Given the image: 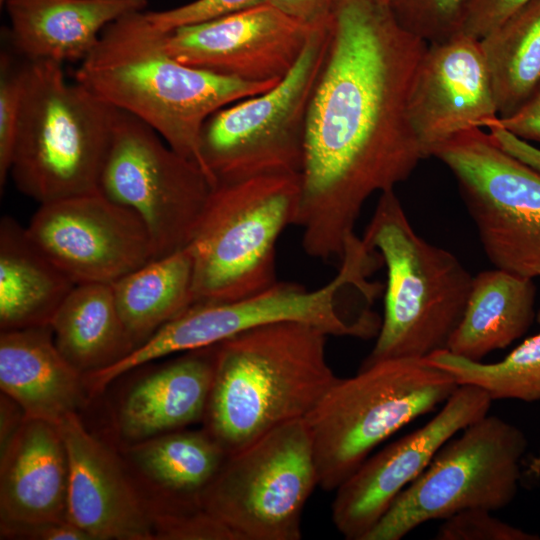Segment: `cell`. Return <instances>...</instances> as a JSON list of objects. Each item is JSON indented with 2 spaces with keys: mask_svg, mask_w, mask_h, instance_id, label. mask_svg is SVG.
Wrapping results in <instances>:
<instances>
[{
  "mask_svg": "<svg viewBox=\"0 0 540 540\" xmlns=\"http://www.w3.org/2000/svg\"><path fill=\"white\" fill-rule=\"evenodd\" d=\"M300 174H274L215 185L188 247L193 297L238 300L275 284L276 245L295 222Z\"/></svg>",
  "mask_w": 540,
  "mask_h": 540,
  "instance_id": "52a82bcc",
  "label": "cell"
},
{
  "mask_svg": "<svg viewBox=\"0 0 540 540\" xmlns=\"http://www.w3.org/2000/svg\"><path fill=\"white\" fill-rule=\"evenodd\" d=\"M526 448L520 429L485 415L439 450L397 495L365 540H400L423 523L465 509L506 507L517 493Z\"/></svg>",
  "mask_w": 540,
  "mask_h": 540,
  "instance_id": "9c48e42d",
  "label": "cell"
},
{
  "mask_svg": "<svg viewBox=\"0 0 540 540\" xmlns=\"http://www.w3.org/2000/svg\"><path fill=\"white\" fill-rule=\"evenodd\" d=\"M0 387L26 418L60 425L76 413L84 375L60 353L50 325L1 331Z\"/></svg>",
  "mask_w": 540,
  "mask_h": 540,
  "instance_id": "44dd1931",
  "label": "cell"
},
{
  "mask_svg": "<svg viewBox=\"0 0 540 540\" xmlns=\"http://www.w3.org/2000/svg\"><path fill=\"white\" fill-rule=\"evenodd\" d=\"M536 318L540 326V311ZM428 359L451 374L458 385L475 386L492 401L540 400V331L495 363L470 360L446 349L432 353Z\"/></svg>",
  "mask_w": 540,
  "mask_h": 540,
  "instance_id": "f1b7e54d",
  "label": "cell"
},
{
  "mask_svg": "<svg viewBox=\"0 0 540 540\" xmlns=\"http://www.w3.org/2000/svg\"><path fill=\"white\" fill-rule=\"evenodd\" d=\"M499 118L516 111L540 82V0H531L479 39Z\"/></svg>",
  "mask_w": 540,
  "mask_h": 540,
  "instance_id": "4316f807",
  "label": "cell"
},
{
  "mask_svg": "<svg viewBox=\"0 0 540 540\" xmlns=\"http://www.w3.org/2000/svg\"><path fill=\"white\" fill-rule=\"evenodd\" d=\"M537 276H540V267L537 269Z\"/></svg>",
  "mask_w": 540,
  "mask_h": 540,
  "instance_id": "ab89813d",
  "label": "cell"
},
{
  "mask_svg": "<svg viewBox=\"0 0 540 540\" xmlns=\"http://www.w3.org/2000/svg\"><path fill=\"white\" fill-rule=\"evenodd\" d=\"M316 485L311 435L299 419L228 456L199 501L234 540H299Z\"/></svg>",
  "mask_w": 540,
  "mask_h": 540,
  "instance_id": "30bf717a",
  "label": "cell"
},
{
  "mask_svg": "<svg viewBox=\"0 0 540 540\" xmlns=\"http://www.w3.org/2000/svg\"><path fill=\"white\" fill-rule=\"evenodd\" d=\"M313 29L264 4L166 33L168 52L186 65L249 82L282 79Z\"/></svg>",
  "mask_w": 540,
  "mask_h": 540,
  "instance_id": "9a60e30c",
  "label": "cell"
},
{
  "mask_svg": "<svg viewBox=\"0 0 540 540\" xmlns=\"http://www.w3.org/2000/svg\"><path fill=\"white\" fill-rule=\"evenodd\" d=\"M327 23L312 30L300 57L275 86L227 105L206 120L200 155L214 186L263 175L300 174L308 105L328 45Z\"/></svg>",
  "mask_w": 540,
  "mask_h": 540,
  "instance_id": "ba28073f",
  "label": "cell"
},
{
  "mask_svg": "<svg viewBox=\"0 0 540 540\" xmlns=\"http://www.w3.org/2000/svg\"><path fill=\"white\" fill-rule=\"evenodd\" d=\"M213 187L199 165L153 128L116 109L99 192L141 218L154 259L189 245Z\"/></svg>",
  "mask_w": 540,
  "mask_h": 540,
  "instance_id": "7c38bea8",
  "label": "cell"
},
{
  "mask_svg": "<svg viewBox=\"0 0 540 540\" xmlns=\"http://www.w3.org/2000/svg\"><path fill=\"white\" fill-rule=\"evenodd\" d=\"M147 5L148 0H7V36L27 62L81 63L108 25Z\"/></svg>",
  "mask_w": 540,
  "mask_h": 540,
  "instance_id": "ffe728a7",
  "label": "cell"
},
{
  "mask_svg": "<svg viewBox=\"0 0 540 540\" xmlns=\"http://www.w3.org/2000/svg\"><path fill=\"white\" fill-rule=\"evenodd\" d=\"M488 131L506 152L540 172V148L496 125L490 126Z\"/></svg>",
  "mask_w": 540,
  "mask_h": 540,
  "instance_id": "74e56055",
  "label": "cell"
},
{
  "mask_svg": "<svg viewBox=\"0 0 540 540\" xmlns=\"http://www.w3.org/2000/svg\"><path fill=\"white\" fill-rule=\"evenodd\" d=\"M26 61L20 64L7 51L0 56V186L3 189L14 153L22 110Z\"/></svg>",
  "mask_w": 540,
  "mask_h": 540,
  "instance_id": "4dcf8cb0",
  "label": "cell"
},
{
  "mask_svg": "<svg viewBox=\"0 0 540 540\" xmlns=\"http://www.w3.org/2000/svg\"><path fill=\"white\" fill-rule=\"evenodd\" d=\"M268 3L269 0H195L168 10L146 11V14L158 29L170 32L179 27L209 21Z\"/></svg>",
  "mask_w": 540,
  "mask_h": 540,
  "instance_id": "d6a6232c",
  "label": "cell"
},
{
  "mask_svg": "<svg viewBox=\"0 0 540 540\" xmlns=\"http://www.w3.org/2000/svg\"><path fill=\"white\" fill-rule=\"evenodd\" d=\"M7 0H0V4L4 5Z\"/></svg>",
  "mask_w": 540,
  "mask_h": 540,
  "instance_id": "f35d334b",
  "label": "cell"
},
{
  "mask_svg": "<svg viewBox=\"0 0 540 540\" xmlns=\"http://www.w3.org/2000/svg\"><path fill=\"white\" fill-rule=\"evenodd\" d=\"M308 105L294 225L305 253L340 262L362 207L425 158L408 114L427 47L380 0H336Z\"/></svg>",
  "mask_w": 540,
  "mask_h": 540,
  "instance_id": "6da1fadb",
  "label": "cell"
},
{
  "mask_svg": "<svg viewBox=\"0 0 540 540\" xmlns=\"http://www.w3.org/2000/svg\"><path fill=\"white\" fill-rule=\"evenodd\" d=\"M115 112L62 64L26 61L10 168L18 190L39 204L99 191Z\"/></svg>",
  "mask_w": 540,
  "mask_h": 540,
  "instance_id": "5b68a950",
  "label": "cell"
},
{
  "mask_svg": "<svg viewBox=\"0 0 540 540\" xmlns=\"http://www.w3.org/2000/svg\"><path fill=\"white\" fill-rule=\"evenodd\" d=\"M327 334L302 322L255 327L215 345L204 429L228 456L305 419L338 380Z\"/></svg>",
  "mask_w": 540,
  "mask_h": 540,
  "instance_id": "3957f363",
  "label": "cell"
},
{
  "mask_svg": "<svg viewBox=\"0 0 540 540\" xmlns=\"http://www.w3.org/2000/svg\"><path fill=\"white\" fill-rule=\"evenodd\" d=\"M364 244L386 266L384 317L361 367L445 350L457 328L473 276L450 251L422 238L394 189L380 193Z\"/></svg>",
  "mask_w": 540,
  "mask_h": 540,
  "instance_id": "277c9868",
  "label": "cell"
},
{
  "mask_svg": "<svg viewBox=\"0 0 540 540\" xmlns=\"http://www.w3.org/2000/svg\"><path fill=\"white\" fill-rule=\"evenodd\" d=\"M50 326L60 353L83 375L107 368L135 349L118 312L112 284H76Z\"/></svg>",
  "mask_w": 540,
  "mask_h": 540,
  "instance_id": "d4e9b609",
  "label": "cell"
},
{
  "mask_svg": "<svg viewBox=\"0 0 540 540\" xmlns=\"http://www.w3.org/2000/svg\"><path fill=\"white\" fill-rule=\"evenodd\" d=\"M336 0H269V4L293 20L311 28L325 25Z\"/></svg>",
  "mask_w": 540,
  "mask_h": 540,
  "instance_id": "8d00e7d4",
  "label": "cell"
},
{
  "mask_svg": "<svg viewBox=\"0 0 540 540\" xmlns=\"http://www.w3.org/2000/svg\"><path fill=\"white\" fill-rule=\"evenodd\" d=\"M166 33L149 20L146 10L119 18L103 30L96 47L79 63L75 80L107 104L148 124L204 170L200 134L206 120L227 105L271 89L281 79L249 82L186 65L168 52Z\"/></svg>",
  "mask_w": 540,
  "mask_h": 540,
  "instance_id": "7a4b0ae2",
  "label": "cell"
},
{
  "mask_svg": "<svg viewBox=\"0 0 540 540\" xmlns=\"http://www.w3.org/2000/svg\"><path fill=\"white\" fill-rule=\"evenodd\" d=\"M215 345L182 357L141 378L119 414L122 436L134 443L203 420L214 373Z\"/></svg>",
  "mask_w": 540,
  "mask_h": 540,
  "instance_id": "7402d4cb",
  "label": "cell"
},
{
  "mask_svg": "<svg viewBox=\"0 0 540 540\" xmlns=\"http://www.w3.org/2000/svg\"><path fill=\"white\" fill-rule=\"evenodd\" d=\"M115 303L135 348L194 303L189 247L154 259L112 283Z\"/></svg>",
  "mask_w": 540,
  "mask_h": 540,
  "instance_id": "484cf974",
  "label": "cell"
},
{
  "mask_svg": "<svg viewBox=\"0 0 540 540\" xmlns=\"http://www.w3.org/2000/svg\"><path fill=\"white\" fill-rule=\"evenodd\" d=\"M531 0H472L461 32L481 39Z\"/></svg>",
  "mask_w": 540,
  "mask_h": 540,
  "instance_id": "836d02e7",
  "label": "cell"
},
{
  "mask_svg": "<svg viewBox=\"0 0 540 540\" xmlns=\"http://www.w3.org/2000/svg\"><path fill=\"white\" fill-rule=\"evenodd\" d=\"M455 177L482 248L495 268L534 278L540 267V172L482 128L436 147Z\"/></svg>",
  "mask_w": 540,
  "mask_h": 540,
  "instance_id": "8fae6325",
  "label": "cell"
},
{
  "mask_svg": "<svg viewBox=\"0 0 540 540\" xmlns=\"http://www.w3.org/2000/svg\"><path fill=\"white\" fill-rule=\"evenodd\" d=\"M380 1H382V2H385V3H387V4H388V0H380Z\"/></svg>",
  "mask_w": 540,
  "mask_h": 540,
  "instance_id": "60d3db41",
  "label": "cell"
},
{
  "mask_svg": "<svg viewBox=\"0 0 540 540\" xmlns=\"http://www.w3.org/2000/svg\"><path fill=\"white\" fill-rule=\"evenodd\" d=\"M491 402L481 389L459 385L424 426L368 457L336 489L332 521L339 533L348 540H365L397 495L450 439L487 415Z\"/></svg>",
  "mask_w": 540,
  "mask_h": 540,
  "instance_id": "5bb4252c",
  "label": "cell"
},
{
  "mask_svg": "<svg viewBox=\"0 0 540 540\" xmlns=\"http://www.w3.org/2000/svg\"><path fill=\"white\" fill-rule=\"evenodd\" d=\"M533 278L502 269L473 276L463 316L446 350L474 361L520 338L535 317Z\"/></svg>",
  "mask_w": 540,
  "mask_h": 540,
  "instance_id": "cb8c5ba5",
  "label": "cell"
},
{
  "mask_svg": "<svg viewBox=\"0 0 540 540\" xmlns=\"http://www.w3.org/2000/svg\"><path fill=\"white\" fill-rule=\"evenodd\" d=\"M76 284L51 262L14 218L0 221L1 331L50 325Z\"/></svg>",
  "mask_w": 540,
  "mask_h": 540,
  "instance_id": "603a6c76",
  "label": "cell"
},
{
  "mask_svg": "<svg viewBox=\"0 0 540 540\" xmlns=\"http://www.w3.org/2000/svg\"><path fill=\"white\" fill-rule=\"evenodd\" d=\"M458 386L428 357L385 359L338 378L305 418L318 485L336 490L374 448L445 403Z\"/></svg>",
  "mask_w": 540,
  "mask_h": 540,
  "instance_id": "8992f818",
  "label": "cell"
},
{
  "mask_svg": "<svg viewBox=\"0 0 540 540\" xmlns=\"http://www.w3.org/2000/svg\"><path fill=\"white\" fill-rule=\"evenodd\" d=\"M408 114L425 158L454 136L499 116L480 41L465 33L427 47L412 81Z\"/></svg>",
  "mask_w": 540,
  "mask_h": 540,
  "instance_id": "2e32d148",
  "label": "cell"
},
{
  "mask_svg": "<svg viewBox=\"0 0 540 540\" xmlns=\"http://www.w3.org/2000/svg\"><path fill=\"white\" fill-rule=\"evenodd\" d=\"M472 0H388L397 22L426 43L461 32Z\"/></svg>",
  "mask_w": 540,
  "mask_h": 540,
  "instance_id": "f546056e",
  "label": "cell"
},
{
  "mask_svg": "<svg viewBox=\"0 0 540 540\" xmlns=\"http://www.w3.org/2000/svg\"><path fill=\"white\" fill-rule=\"evenodd\" d=\"M26 232L75 284H112L154 259L141 218L99 191L40 204Z\"/></svg>",
  "mask_w": 540,
  "mask_h": 540,
  "instance_id": "4fadbf2b",
  "label": "cell"
},
{
  "mask_svg": "<svg viewBox=\"0 0 540 540\" xmlns=\"http://www.w3.org/2000/svg\"><path fill=\"white\" fill-rule=\"evenodd\" d=\"M130 456L147 478L174 496H199L228 457L205 429L175 430L134 443Z\"/></svg>",
  "mask_w": 540,
  "mask_h": 540,
  "instance_id": "83f0119b",
  "label": "cell"
},
{
  "mask_svg": "<svg viewBox=\"0 0 540 540\" xmlns=\"http://www.w3.org/2000/svg\"><path fill=\"white\" fill-rule=\"evenodd\" d=\"M68 466V520L95 540L155 539L153 514L116 457L73 413L60 425Z\"/></svg>",
  "mask_w": 540,
  "mask_h": 540,
  "instance_id": "e0dca14e",
  "label": "cell"
},
{
  "mask_svg": "<svg viewBox=\"0 0 540 540\" xmlns=\"http://www.w3.org/2000/svg\"><path fill=\"white\" fill-rule=\"evenodd\" d=\"M69 466L56 424L26 418L1 447V523L69 521Z\"/></svg>",
  "mask_w": 540,
  "mask_h": 540,
  "instance_id": "d6986e66",
  "label": "cell"
},
{
  "mask_svg": "<svg viewBox=\"0 0 540 540\" xmlns=\"http://www.w3.org/2000/svg\"><path fill=\"white\" fill-rule=\"evenodd\" d=\"M303 311L304 303L298 290L288 282L279 281L238 300L193 303L123 359L105 368L102 376L111 382L139 366L176 352L210 347L262 325L298 321Z\"/></svg>",
  "mask_w": 540,
  "mask_h": 540,
  "instance_id": "ac0fdd59",
  "label": "cell"
},
{
  "mask_svg": "<svg viewBox=\"0 0 540 540\" xmlns=\"http://www.w3.org/2000/svg\"><path fill=\"white\" fill-rule=\"evenodd\" d=\"M492 125L499 126L525 141L540 142V82L516 111L506 117H498L490 126Z\"/></svg>",
  "mask_w": 540,
  "mask_h": 540,
  "instance_id": "e575fe53",
  "label": "cell"
},
{
  "mask_svg": "<svg viewBox=\"0 0 540 540\" xmlns=\"http://www.w3.org/2000/svg\"><path fill=\"white\" fill-rule=\"evenodd\" d=\"M1 535L37 540H91L70 521L33 524L1 523Z\"/></svg>",
  "mask_w": 540,
  "mask_h": 540,
  "instance_id": "d590c367",
  "label": "cell"
},
{
  "mask_svg": "<svg viewBox=\"0 0 540 540\" xmlns=\"http://www.w3.org/2000/svg\"><path fill=\"white\" fill-rule=\"evenodd\" d=\"M492 511L471 508L444 519L435 539L438 540H536L527 533L496 518Z\"/></svg>",
  "mask_w": 540,
  "mask_h": 540,
  "instance_id": "1f68e13d",
  "label": "cell"
}]
</instances>
